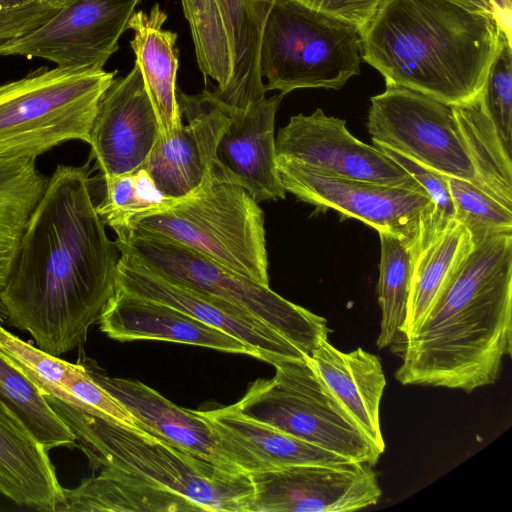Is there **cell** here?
Returning a JSON list of instances; mask_svg holds the SVG:
<instances>
[{"label": "cell", "mask_w": 512, "mask_h": 512, "mask_svg": "<svg viewBox=\"0 0 512 512\" xmlns=\"http://www.w3.org/2000/svg\"><path fill=\"white\" fill-rule=\"evenodd\" d=\"M89 175V162L56 167L2 293L6 321L58 357L86 341L116 290L121 253L96 211Z\"/></svg>", "instance_id": "obj_1"}, {"label": "cell", "mask_w": 512, "mask_h": 512, "mask_svg": "<svg viewBox=\"0 0 512 512\" xmlns=\"http://www.w3.org/2000/svg\"><path fill=\"white\" fill-rule=\"evenodd\" d=\"M402 352L403 385L470 393L498 380L512 354V233L474 243Z\"/></svg>", "instance_id": "obj_2"}, {"label": "cell", "mask_w": 512, "mask_h": 512, "mask_svg": "<svg viewBox=\"0 0 512 512\" xmlns=\"http://www.w3.org/2000/svg\"><path fill=\"white\" fill-rule=\"evenodd\" d=\"M490 10L465 0H383L363 30L361 58L386 85L457 105L476 98L498 43Z\"/></svg>", "instance_id": "obj_3"}, {"label": "cell", "mask_w": 512, "mask_h": 512, "mask_svg": "<svg viewBox=\"0 0 512 512\" xmlns=\"http://www.w3.org/2000/svg\"><path fill=\"white\" fill-rule=\"evenodd\" d=\"M86 452L113 467L182 495L205 511L250 512L254 490L246 474L226 472L142 429L84 411L43 394Z\"/></svg>", "instance_id": "obj_4"}, {"label": "cell", "mask_w": 512, "mask_h": 512, "mask_svg": "<svg viewBox=\"0 0 512 512\" xmlns=\"http://www.w3.org/2000/svg\"><path fill=\"white\" fill-rule=\"evenodd\" d=\"M129 230L181 243L269 286L264 213L259 203L240 185L212 173L194 192L137 218Z\"/></svg>", "instance_id": "obj_5"}, {"label": "cell", "mask_w": 512, "mask_h": 512, "mask_svg": "<svg viewBox=\"0 0 512 512\" xmlns=\"http://www.w3.org/2000/svg\"><path fill=\"white\" fill-rule=\"evenodd\" d=\"M116 71L41 67L0 85V157L33 158L69 140L90 143Z\"/></svg>", "instance_id": "obj_6"}, {"label": "cell", "mask_w": 512, "mask_h": 512, "mask_svg": "<svg viewBox=\"0 0 512 512\" xmlns=\"http://www.w3.org/2000/svg\"><path fill=\"white\" fill-rule=\"evenodd\" d=\"M115 241L121 254L181 286L229 302L255 316L298 347L305 355L330 332L327 320L294 304L272 289L234 272L173 240L137 230Z\"/></svg>", "instance_id": "obj_7"}, {"label": "cell", "mask_w": 512, "mask_h": 512, "mask_svg": "<svg viewBox=\"0 0 512 512\" xmlns=\"http://www.w3.org/2000/svg\"><path fill=\"white\" fill-rule=\"evenodd\" d=\"M362 37L352 22L298 0H275L260 47L266 90L340 89L360 74Z\"/></svg>", "instance_id": "obj_8"}, {"label": "cell", "mask_w": 512, "mask_h": 512, "mask_svg": "<svg viewBox=\"0 0 512 512\" xmlns=\"http://www.w3.org/2000/svg\"><path fill=\"white\" fill-rule=\"evenodd\" d=\"M309 357L275 363L273 378L251 383L233 406L249 418L349 461L375 466L381 453L357 429Z\"/></svg>", "instance_id": "obj_9"}, {"label": "cell", "mask_w": 512, "mask_h": 512, "mask_svg": "<svg viewBox=\"0 0 512 512\" xmlns=\"http://www.w3.org/2000/svg\"><path fill=\"white\" fill-rule=\"evenodd\" d=\"M275 0H181L200 71L217 82L214 99L231 116L267 92L260 47Z\"/></svg>", "instance_id": "obj_10"}, {"label": "cell", "mask_w": 512, "mask_h": 512, "mask_svg": "<svg viewBox=\"0 0 512 512\" xmlns=\"http://www.w3.org/2000/svg\"><path fill=\"white\" fill-rule=\"evenodd\" d=\"M281 186L297 199L360 220L406 242L415 255L432 239L435 206L426 192L341 178L277 156Z\"/></svg>", "instance_id": "obj_11"}, {"label": "cell", "mask_w": 512, "mask_h": 512, "mask_svg": "<svg viewBox=\"0 0 512 512\" xmlns=\"http://www.w3.org/2000/svg\"><path fill=\"white\" fill-rule=\"evenodd\" d=\"M370 102L367 129L373 144L478 187L453 105L396 85H386Z\"/></svg>", "instance_id": "obj_12"}, {"label": "cell", "mask_w": 512, "mask_h": 512, "mask_svg": "<svg viewBox=\"0 0 512 512\" xmlns=\"http://www.w3.org/2000/svg\"><path fill=\"white\" fill-rule=\"evenodd\" d=\"M142 0H64L36 29L0 43V56L41 58L68 69L102 70Z\"/></svg>", "instance_id": "obj_13"}, {"label": "cell", "mask_w": 512, "mask_h": 512, "mask_svg": "<svg viewBox=\"0 0 512 512\" xmlns=\"http://www.w3.org/2000/svg\"><path fill=\"white\" fill-rule=\"evenodd\" d=\"M373 466L301 464L249 474L250 512H346L376 505L382 491Z\"/></svg>", "instance_id": "obj_14"}, {"label": "cell", "mask_w": 512, "mask_h": 512, "mask_svg": "<svg viewBox=\"0 0 512 512\" xmlns=\"http://www.w3.org/2000/svg\"><path fill=\"white\" fill-rule=\"evenodd\" d=\"M275 145L277 156L329 175L426 192L380 149L355 138L345 120L320 108L310 115L292 116L279 130Z\"/></svg>", "instance_id": "obj_15"}, {"label": "cell", "mask_w": 512, "mask_h": 512, "mask_svg": "<svg viewBox=\"0 0 512 512\" xmlns=\"http://www.w3.org/2000/svg\"><path fill=\"white\" fill-rule=\"evenodd\" d=\"M178 309L248 346L255 358L274 365L305 355L298 347L249 312L220 298L173 283L134 258L121 254L116 290Z\"/></svg>", "instance_id": "obj_16"}, {"label": "cell", "mask_w": 512, "mask_h": 512, "mask_svg": "<svg viewBox=\"0 0 512 512\" xmlns=\"http://www.w3.org/2000/svg\"><path fill=\"white\" fill-rule=\"evenodd\" d=\"M176 94L187 124L168 140L159 137L143 166L157 188L171 198L191 194L210 173L223 179L216 147L232 119L209 90L188 95L176 89Z\"/></svg>", "instance_id": "obj_17"}, {"label": "cell", "mask_w": 512, "mask_h": 512, "mask_svg": "<svg viewBox=\"0 0 512 512\" xmlns=\"http://www.w3.org/2000/svg\"><path fill=\"white\" fill-rule=\"evenodd\" d=\"M159 137L158 119L135 64L125 77L113 79L99 101L91 158L103 179L132 173L144 166Z\"/></svg>", "instance_id": "obj_18"}, {"label": "cell", "mask_w": 512, "mask_h": 512, "mask_svg": "<svg viewBox=\"0 0 512 512\" xmlns=\"http://www.w3.org/2000/svg\"><path fill=\"white\" fill-rule=\"evenodd\" d=\"M284 95L252 102L230 116L216 147V160L224 180L243 187L260 203L284 199L276 165L275 115Z\"/></svg>", "instance_id": "obj_19"}, {"label": "cell", "mask_w": 512, "mask_h": 512, "mask_svg": "<svg viewBox=\"0 0 512 512\" xmlns=\"http://www.w3.org/2000/svg\"><path fill=\"white\" fill-rule=\"evenodd\" d=\"M84 366L91 377L132 414L140 429L226 472L244 474L224 453L200 411L181 408L137 380L111 377L98 367Z\"/></svg>", "instance_id": "obj_20"}, {"label": "cell", "mask_w": 512, "mask_h": 512, "mask_svg": "<svg viewBox=\"0 0 512 512\" xmlns=\"http://www.w3.org/2000/svg\"><path fill=\"white\" fill-rule=\"evenodd\" d=\"M229 459L246 475L292 465L349 462L240 413L233 405L200 411Z\"/></svg>", "instance_id": "obj_21"}, {"label": "cell", "mask_w": 512, "mask_h": 512, "mask_svg": "<svg viewBox=\"0 0 512 512\" xmlns=\"http://www.w3.org/2000/svg\"><path fill=\"white\" fill-rule=\"evenodd\" d=\"M98 323L108 337L122 342L159 340L255 357L238 339L178 309L118 291L105 306Z\"/></svg>", "instance_id": "obj_22"}, {"label": "cell", "mask_w": 512, "mask_h": 512, "mask_svg": "<svg viewBox=\"0 0 512 512\" xmlns=\"http://www.w3.org/2000/svg\"><path fill=\"white\" fill-rule=\"evenodd\" d=\"M310 363L357 429L382 454L379 407L386 378L378 356L361 347L342 352L323 339Z\"/></svg>", "instance_id": "obj_23"}, {"label": "cell", "mask_w": 512, "mask_h": 512, "mask_svg": "<svg viewBox=\"0 0 512 512\" xmlns=\"http://www.w3.org/2000/svg\"><path fill=\"white\" fill-rule=\"evenodd\" d=\"M0 353L30 378L43 394L84 411L140 429L132 414L89 374L82 364L50 355L0 326Z\"/></svg>", "instance_id": "obj_24"}, {"label": "cell", "mask_w": 512, "mask_h": 512, "mask_svg": "<svg viewBox=\"0 0 512 512\" xmlns=\"http://www.w3.org/2000/svg\"><path fill=\"white\" fill-rule=\"evenodd\" d=\"M47 451L0 400V493L18 505L56 512L63 487Z\"/></svg>", "instance_id": "obj_25"}, {"label": "cell", "mask_w": 512, "mask_h": 512, "mask_svg": "<svg viewBox=\"0 0 512 512\" xmlns=\"http://www.w3.org/2000/svg\"><path fill=\"white\" fill-rule=\"evenodd\" d=\"M166 19V13L156 3L149 13L134 12L128 22V29L134 31L130 45L136 56L135 64L140 69L164 140L175 136L183 125L176 94L177 34L162 28Z\"/></svg>", "instance_id": "obj_26"}, {"label": "cell", "mask_w": 512, "mask_h": 512, "mask_svg": "<svg viewBox=\"0 0 512 512\" xmlns=\"http://www.w3.org/2000/svg\"><path fill=\"white\" fill-rule=\"evenodd\" d=\"M61 511H205L203 507L150 481L113 468L84 480L78 487L63 488Z\"/></svg>", "instance_id": "obj_27"}, {"label": "cell", "mask_w": 512, "mask_h": 512, "mask_svg": "<svg viewBox=\"0 0 512 512\" xmlns=\"http://www.w3.org/2000/svg\"><path fill=\"white\" fill-rule=\"evenodd\" d=\"M48 180L37 170L33 158L0 157V326L6 322L2 293Z\"/></svg>", "instance_id": "obj_28"}, {"label": "cell", "mask_w": 512, "mask_h": 512, "mask_svg": "<svg viewBox=\"0 0 512 512\" xmlns=\"http://www.w3.org/2000/svg\"><path fill=\"white\" fill-rule=\"evenodd\" d=\"M469 231L455 219L413 255L407 310L401 333L421 325L436 298L473 248Z\"/></svg>", "instance_id": "obj_29"}, {"label": "cell", "mask_w": 512, "mask_h": 512, "mask_svg": "<svg viewBox=\"0 0 512 512\" xmlns=\"http://www.w3.org/2000/svg\"><path fill=\"white\" fill-rule=\"evenodd\" d=\"M453 110L472 163L478 188L512 211V160L479 95Z\"/></svg>", "instance_id": "obj_30"}, {"label": "cell", "mask_w": 512, "mask_h": 512, "mask_svg": "<svg viewBox=\"0 0 512 512\" xmlns=\"http://www.w3.org/2000/svg\"><path fill=\"white\" fill-rule=\"evenodd\" d=\"M0 400L23 420L47 450L71 445L77 440L35 383L1 353Z\"/></svg>", "instance_id": "obj_31"}, {"label": "cell", "mask_w": 512, "mask_h": 512, "mask_svg": "<svg viewBox=\"0 0 512 512\" xmlns=\"http://www.w3.org/2000/svg\"><path fill=\"white\" fill-rule=\"evenodd\" d=\"M380 237L378 301L381 308L380 333L376 344H392L405 320L412 273L413 251L401 238L389 232Z\"/></svg>", "instance_id": "obj_32"}, {"label": "cell", "mask_w": 512, "mask_h": 512, "mask_svg": "<svg viewBox=\"0 0 512 512\" xmlns=\"http://www.w3.org/2000/svg\"><path fill=\"white\" fill-rule=\"evenodd\" d=\"M105 194L96 211L116 234L129 229L137 218L172 205L176 198L165 196L143 168L104 179Z\"/></svg>", "instance_id": "obj_33"}, {"label": "cell", "mask_w": 512, "mask_h": 512, "mask_svg": "<svg viewBox=\"0 0 512 512\" xmlns=\"http://www.w3.org/2000/svg\"><path fill=\"white\" fill-rule=\"evenodd\" d=\"M454 219L470 233L473 243L500 233H512V211L469 181L448 177Z\"/></svg>", "instance_id": "obj_34"}, {"label": "cell", "mask_w": 512, "mask_h": 512, "mask_svg": "<svg viewBox=\"0 0 512 512\" xmlns=\"http://www.w3.org/2000/svg\"><path fill=\"white\" fill-rule=\"evenodd\" d=\"M479 97L502 144L512 154V41L500 28L497 48Z\"/></svg>", "instance_id": "obj_35"}, {"label": "cell", "mask_w": 512, "mask_h": 512, "mask_svg": "<svg viewBox=\"0 0 512 512\" xmlns=\"http://www.w3.org/2000/svg\"><path fill=\"white\" fill-rule=\"evenodd\" d=\"M409 173L426 191L435 206L432 239L454 220V207L448 187V176L423 166L382 145L373 144ZM431 239V240H432Z\"/></svg>", "instance_id": "obj_36"}, {"label": "cell", "mask_w": 512, "mask_h": 512, "mask_svg": "<svg viewBox=\"0 0 512 512\" xmlns=\"http://www.w3.org/2000/svg\"><path fill=\"white\" fill-rule=\"evenodd\" d=\"M64 0H38L0 12V43L22 36L47 21Z\"/></svg>", "instance_id": "obj_37"}, {"label": "cell", "mask_w": 512, "mask_h": 512, "mask_svg": "<svg viewBox=\"0 0 512 512\" xmlns=\"http://www.w3.org/2000/svg\"><path fill=\"white\" fill-rule=\"evenodd\" d=\"M318 11L339 17L363 30L383 0H298Z\"/></svg>", "instance_id": "obj_38"}, {"label": "cell", "mask_w": 512, "mask_h": 512, "mask_svg": "<svg viewBox=\"0 0 512 512\" xmlns=\"http://www.w3.org/2000/svg\"><path fill=\"white\" fill-rule=\"evenodd\" d=\"M498 27L512 41V0H487Z\"/></svg>", "instance_id": "obj_39"}, {"label": "cell", "mask_w": 512, "mask_h": 512, "mask_svg": "<svg viewBox=\"0 0 512 512\" xmlns=\"http://www.w3.org/2000/svg\"><path fill=\"white\" fill-rule=\"evenodd\" d=\"M38 0H0V12L19 8Z\"/></svg>", "instance_id": "obj_40"}, {"label": "cell", "mask_w": 512, "mask_h": 512, "mask_svg": "<svg viewBox=\"0 0 512 512\" xmlns=\"http://www.w3.org/2000/svg\"><path fill=\"white\" fill-rule=\"evenodd\" d=\"M465 1L472 2V3L476 4V5H479V6L483 7V8H486V9L491 11V7H490L489 2L487 0H465Z\"/></svg>", "instance_id": "obj_41"}]
</instances>
